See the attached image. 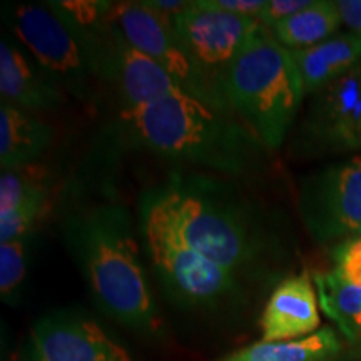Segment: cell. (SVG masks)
Segmentation results:
<instances>
[{"label":"cell","instance_id":"24","mask_svg":"<svg viewBox=\"0 0 361 361\" xmlns=\"http://www.w3.org/2000/svg\"><path fill=\"white\" fill-rule=\"evenodd\" d=\"M310 4L311 0H266L263 11H261L258 17V22L271 30L281 20L303 11Z\"/></svg>","mask_w":361,"mask_h":361},{"label":"cell","instance_id":"2","mask_svg":"<svg viewBox=\"0 0 361 361\" xmlns=\"http://www.w3.org/2000/svg\"><path fill=\"white\" fill-rule=\"evenodd\" d=\"M139 226L114 197L72 202L61 234L99 308L123 326L156 335L162 326L151 284L141 264Z\"/></svg>","mask_w":361,"mask_h":361},{"label":"cell","instance_id":"11","mask_svg":"<svg viewBox=\"0 0 361 361\" xmlns=\"http://www.w3.org/2000/svg\"><path fill=\"white\" fill-rule=\"evenodd\" d=\"M112 20L137 51L146 54L168 72L180 92L214 109L224 111L180 45L173 22L162 19L141 2H114Z\"/></svg>","mask_w":361,"mask_h":361},{"label":"cell","instance_id":"14","mask_svg":"<svg viewBox=\"0 0 361 361\" xmlns=\"http://www.w3.org/2000/svg\"><path fill=\"white\" fill-rule=\"evenodd\" d=\"M319 301L308 273L283 279L271 293L261 314V341H291L318 331Z\"/></svg>","mask_w":361,"mask_h":361},{"label":"cell","instance_id":"23","mask_svg":"<svg viewBox=\"0 0 361 361\" xmlns=\"http://www.w3.org/2000/svg\"><path fill=\"white\" fill-rule=\"evenodd\" d=\"M333 263L343 281L361 288V236L333 246Z\"/></svg>","mask_w":361,"mask_h":361},{"label":"cell","instance_id":"18","mask_svg":"<svg viewBox=\"0 0 361 361\" xmlns=\"http://www.w3.org/2000/svg\"><path fill=\"white\" fill-rule=\"evenodd\" d=\"M341 345L331 328H322L313 335L291 341H258L229 355L223 361H328Z\"/></svg>","mask_w":361,"mask_h":361},{"label":"cell","instance_id":"22","mask_svg":"<svg viewBox=\"0 0 361 361\" xmlns=\"http://www.w3.org/2000/svg\"><path fill=\"white\" fill-rule=\"evenodd\" d=\"M51 204V188H44L25 197L7 214L0 216V243L20 238L34 231L35 226L47 213Z\"/></svg>","mask_w":361,"mask_h":361},{"label":"cell","instance_id":"19","mask_svg":"<svg viewBox=\"0 0 361 361\" xmlns=\"http://www.w3.org/2000/svg\"><path fill=\"white\" fill-rule=\"evenodd\" d=\"M319 308L348 340L361 338V288L343 281L333 269L314 271Z\"/></svg>","mask_w":361,"mask_h":361},{"label":"cell","instance_id":"26","mask_svg":"<svg viewBox=\"0 0 361 361\" xmlns=\"http://www.w3.org/2000/svg\"><path fill=\"white\" fill-rule=\"evenodd\" d=\"M335 2L341 25H345L348 32L361 35V0H335Z\"/></svg>","mask_w":361,"mask_h":361},{"label":"cell","instance_id":"21","mask_svg":"<svg viewBox=\"0 0 361 361\" xmlns=\"http://www.w3.org/2000/svg\"><path fill=\"white\" fill-rule=\"evenodd\" d=\"M44 188H51V173L42 164L6 169L0 174V216L7 214L25 197Z\"/></svg>","mask_w":361,"mask_h":361},{"label":"cell","instance_id":"13","mask_svg":"<svg viewBox=\"0 0 361 361\" xmlns=\"http://www.w3.org/2000/svg\"><path fill=\"white\" fill-rule=\"evenodd\" d=\"M0 97L2 104L29 112L64 106L67 94L11 35L0 40Z\"/></svg>","mask_w":361,"mask_h":361},{"label":"cell","instance_id":"27","mask_svg":"<svg viewBox=\"0 0 361 361\" xmlns=\"http://www.w3.org/2000/svg\"><path fill=\"white\" fill-rule=\"evenodd\" d=\"M139 2L169 22H173L191 6V2H184V0H139Z\"/></svg>","mask_w":361,"mask_h":361},{"label":"cell","instance_id":"6","mask_svg":"<svg viewBox=\"0 0 361 361\" xmlns=\"http://www.w3.org/2000/svg\"><path fill=\"white\" fill-rule=\"evenodd\" d=\"M8 35L64 89L67 96L89 102L99 84L87 47L74 29L45 4L4 7Z\"/></svg>","mask_w":361,"mask_h":361},{"label":"cell","instance_id":"9","mask_svg":"<svg viewBox=\"0 0 361 361\" xmlns=\"http://www.w3.org/2000/svg\"><path fill=\"white\" fill-rule=\"evenodd\" d=\"M293 151L300 157L361 151V62L310 97Z\"/></svg>","mask_w":361,"mask_h":361},{"label":"cell","instance_id":"17","mask_svg":"<svg viewBox=\"0 0 361 361\" xmlns=\"http://www.w3.org/2000/svg\"><path fill=\"white\" fill-rule=\"evenodd\" d=\"M340 27L335 0H311L308 7L281 20L269 32L288 51H300L333 37Z\"/></svg>","mask_w":361,"mask_h":361},{"label":"cell","instance_id":"16","mask_svg":"<svg viewBox=\"0 0 361 361\" xmlns=\"http://www.w3.org/2000/svg\"><path fill=\"white\" fill-rule=\"evenodd\" d=\"M54 129L34 112L2 104L0 106V168H22L37 162L51 147Z\"/></svg>","mask_w":361,"mask_h":361},{"label":"cell","instance_id":"12","mask_svg":"<svg viewBox=\"0 0 361 361\" xmlns=\"http://www.w3.org/2000/svg\"><path fill=\"white\" fill-rule=\"evenodd\" d=\"M25 361H133L96 322L72 311L44 314L30 329Z\"/></svg>","mask_w":361,"mask_h":361},{"label":"cell","instance_id":"7","mask_svg":"<svg viewBox=\"0 0 361 361\" xmlns=\"http://www.w3.org/2000/svg\"><path fill=\"white\" fill-rule=\"evenodd\" d=\"M259 27L256 19L218 11L206 0H194L173 20L174 32L197 74L228 112L233 109L224 96L226 74Z\"/></svg>","mask_w":361,"mask_h":361},{"label":"cell","instance_id":"5","mask_svg":"<svg viewBox=\"0 0 361 361\" xmlns=\"http://www.w3.org/2000/svg\"><path fill=\"white\" fill-rule=\"evenodd\" d=\"M139 233L157 279L176 303L214 308L238 293L236 274L192 250L144 194L139 200Z\"/></svg>","mask_w":361,"mask_h":361},{"label":"cell","instance_id":"8","mask_svg":"<svg viewBox=\"0 0 361 361\" xmlns=\"http://www.w3.org/2000/svg\"><path fill=\"white\" fill-rule=\"evenodd\" d=\"M298 211L318 245L361 236V156L329 164L301 179Z\"/></svg>","mask_w":361,"mask_h":361},{"label":"cell","instance_id":"25","mask_svg":"<svg viewBox=\"0 0 361 361\" xmlns=\"http://www.w3.org/2000/svg\"><path fill=\"white\" fill-rule=\"evenodd\" d=\"M209 7L218 11L233 13L239 17H250L258 20L261 11H263L266 0H206Z\"/></svg>","mask_w":361,"mask_h":361},{"label":"cell","instance_id":"20","mask_svg":"<svg viewBox=\"0 0 361 361\" xmlns=\"http://www.w3.org/2000/svg\"><path fill=\"white\" fill-rule=\"evenodd\" d=\"M35 233L37 231L34 229L20 238L0 243V295L6 303H12V300L19 296L27 276Z\"/></svg>","mask_w":361,"mask_h":361},{"label":"cell","instance_id":"4","mask_svg":"<svg viewBox=\"0 0 361 361\" xmlns=\"http://www.w3.org/2000/svg\"><path fill=\"white\" fill-rule=\"evenodd\" d=\"M224 96L234 114L274 152L295 126L306 92L291 52L261 25L229 67Z\"/></svg>","mask_w":361,"mask_h":361},{"label":"cell","instance_id":"10","mask_svg":"<svg viewBox=\"0 0 361 361\" xmlns=\"http://www.w3.org/2000/svg\"><path fill=\"white\" fill-rule=\"evenodd\" d=\"M96 62L99 82L114 87L121 112L141 109L180 92L168 72L137 51L114 20L99 35Z\"/></svg>","mask_w":361,"mask_h":361},{"label":"cell","instance_id":"1","mask_svg":"<svg viewBox=\"0 0 361 361\" xmlns=\"http://www.w3.org/2000/svg\"><path fill=\"white\" fill-rule=\"evenodd\" d=\"M192 250L239 278L276 263L274 221L258 201L213 174L174 171L142 192Z\"/></svg>","mask_w":361,"mask_h":361},{"label":"cell","instance_id":"3","mask_svg":"<svg viewBox=\"0 0 361 361\" xmlns=\"http://www.w3.org/2000/svg\"><path fill=\"white\" fill-rule=\"evenodd\" d=\"M119 123L128 146L226 178L261 173L269 154L234 112L218 111L183 92L121 112Z\"/></svg>","mask_w":361,"mask_h":361},{"label":"cell","instance_id":"15","mask_svg":"<svg viewBox=\"0 0 361 361\" xmlns=\"http://www.w3.org/2000/svg\"><path fill=\"white\" fill-rule=\"evenodd\" d=\"M290 52L303 80L306 97H311L360 64L361 35L335 34L313 47Z\"/></svg>","mask_w":361,"mask_h":361}]
</instances>
